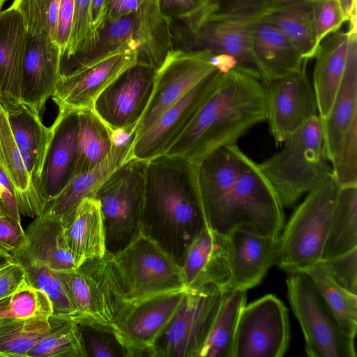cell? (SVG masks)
<instances>
[{"label":"cell","instance_id":"f6af8a7d","mask_svg":"<svg viewBox=\"0 0 357 357\" xmlns=\"http://www.w3.org/2000/svg\"><path fill=\"white\" fill-rule=\"evenodd\" d=\"M91 0H74V17L68 46L65 55L75 59V64L95 47L90 8Z\"/></svg>","mask_w":357,"mask_h":357},{"label":"cell","instance_id":"d590c367","mask_svg":"<svg viewBox=\"0 0 357 357\" xmlns=\"http://www.w3.org/2000/svg\"><path fill=\"white\" fill-rule=\"evenodd\" d=\"M357 248V185L340 188L321 260Z\"/></svg>","mask_w":357,"mask_h":357},{"label":"cell","instance_id":"836d02e7","mask_svg":"<svg viewBox=\"0 0 357 357\" xmlns=\"http://www.w3.org/2000/svg\"><path fill=\"white\" fill-rule=\"evenodd\" d=\"M3 104L8 111L16 142L20 148L28 151L32 156L36 175L41 183L43 166L52 138V129L44 125L41 115L23 102Z\"/></svg>","mask_w":357,"mask_h":357},{"label":"cell","instance_id":"db71d44e","mask_svg":"<svg viewBox=\"0 0 357 357\" xmlns=\"http://www.w3.org/2000/svg\"><path fill=\"white\" fill-rule=\"evenodd\" d=\"M109 3L110 0H91L90 20L95 44L98 40V32L105 22Z\"/></svg>","mask_w":357,"mask_h":357},{"label":"cell","instance_id":"8fae6325","mask_svg":"<svg viewBox=\"0 0 357 357\" xmlns=\"http://www.w3.org/2000/svg\"><path fill=\"white\" fill-rule=\"evenodd\" d=\"M225 292L212 283L188 288L153 357H200Z\"/></svg>","mask_w":357,"mask_h":357},{"label":"cell","instance_id":"7a4b0ae2","mask_svg":"<svg viewBox=\"0 0 357 357\" xmlns=\"http://www.w3.org/2000/svg\"><path fill=\"white\" fill-rule=\"evenodd\" d=\"M267 118L263 83L243 71H221L195 116L165 154L183 156L198 164L206 155L235 144Z\"/></svg>","mask_w":357,"mask_h":357},{"label":"cell","instance_id":"44dd1931","mask_svg":"<svg viewBox=\"0 0 357 357\" xmlns=\"http://www.w3.org/2000/svg\"><path fill=\"white\" fill-rule=\"evenodd\" d=\"M62 59L56 43L43 36L29 35L22 65L21 99L40 115L62 75Z\"/></svg>","mask_w":357,"mask_h":357},{"label":"cell","instance_id":"d6986e66","mask_svg":"<svg viewBox=\"0 0 357 357\" xmlns=\"http://www.w3.org/2000/svg\"><path fill=\"white\" fill-rule=\"evenodd\" d=\"M245 155L236 144H229L214 150L197 164L205 224L213 230L239 176Z\"/></svg>","mask_w":357,"mask_h":357},{"label":"cell","instance_id":"e575fe53","mask_svg":"<svg viewBox=\"0 0 357 357\" xmlns=\"http://www.w3.org/2000/svg\"><path fill=\"white\" fill-rule=\"evenodd\" d=\"M246 300V291H225L200 357H234L238 323Z\"/></svg>","mask_w":357,"mask_h":357},{"label":"cell","instance_id":"ee69618b","mask_svg":"<svg viewBox=\"0 0 357 357\" xmlns=\"http://www.w3.org/2000/svg\"><path fill=\"white\" fill-rule=\"evenodd\" d=\"M331 164L333 177L340 188L357 185V118L345 132Z\"/></svg>","mask_w":357,"mask_h":357},{"label":"cell","instance_id":"1f68e13d","mask_svg":"<svg viewBox=\"0 0 357 357\" xmlns=\"http://www.w3.org/2000/svg\"><path fill=\"white\" fill-rule=\"evenodd\" d=\"M275 26L303 59L314 57L317 50L314 28L313 1L299 0L273 7L262 19Z\"/></svg>","mask_w":357,"mask_h":357},{"label":"cell","instance_id":"f1b7e54d","mask_svg":"<svg viewBox=\"0 0 357 357\" xmlns=\"http://www.w3.org/2000/svg\"><path fill=\"white\" fill-rule=\"evenodd\" d=\"M250 47L264 86L271 79L301 69L308 61L280 29L264 20L252 30Z\"/></svg>","mask_w":357,"mask_h":357},{"label":"cell","instance_id":"b9f144b4","mask_svg":"<svg viewBox=\"0 0 357 357\" xmlns=\"http://www.w3.org/2000/svg\"><path fill=\"white\" fill-rule=\"evenodd\" d=\"M52 314V307L48 296L26 280L12 294L0 300V319L50 317Z\"/></svg>","mask_w":357,"mask_h":357},{"label":"cell","instance_id":"ffe728a7","mask_svg":"<svg viewBox=\"0 0 357 357\" xmlns=\"http://www.w3.org/2000/svg\"><path fill=\"white\" fill-rule=\"evenodd\" d=\"M229 278L227 289L247 291L258 285L278 264L279 238L236 228L227 236Z\"/></svg>","mask_w":357,"mask_h":357},{"label":"cell","instance_id":"277c9868","mask_svg":"<svg viewBox=\"0 0 357 357\" xmlns=\"http://www.w3.org/2000/svg\"><path fill=\"white\" fill-rule=\"evenodd\" d=\"M340 188L332 176L295 209L279 238L280 269L305 272L321 261Z\"/></svg>","mask_w":357,"mask_h":357},{"label":"cell","instance_id":"e0dca14e","mask_svg":"<svg viewBox=\"0 0 357 357\" xmlns=\"http://www.w3.org/2000/svg\"><path fill=\"white\" fill-rule=\"evenodd\" d=\"M221 71L216 69L205 77L165 110L145 132L135 138L132 155L149 160L165 154L192 121Z\"/></svg>","mask_w":357,"mask_h":357},{"label":"cell","instance_id":"d6a6232c","mask_svg":"<svg viewBox=\"0 0 357 357\" xmlns=\"http://www.w3.org/2000/svg\"><path fill=\"white\" fill-rule=\"evenodd\" d=\"M79 121L78 149L73 178L98 165L121 135L112 130L92 109H79Z\"/></svg>","mask_w":357,"mask_h":357},{"label":"cell","instance_id":"2e32d148","mask_svg":"<svg viewBox=\"0 0 357 357\" xmlns=\"http://www.w3.org/2000/svg\"><path fill=\"white\" fill-rule=\"evenodd\" d=\"M267 118L277 145L318 115L315 93L306 73L301 69L271 79L265 85Z\"/></svg>","mask_w":357,"mask_h":357},{"label":"cell","instance_id":"52a82bcc","mask_svg":"<svg viewBox=\"0 0 357 357\" xmlns=\"http://www.w3.org/2000/svg\"><path fill=\"white\" fill-rule=\"evenodd\" d=\"M147 162L130 156L93 194L100 204L106 251L112 255L142 233Z\"/></svg>","mask_w":357,"mask_h":357},{"label":"cell","instance_id":"74e56055","mask_svg":"<svg viewBox=\"0 0 357 357\" xmlns=\"http://www.w3.org/2000/svg\"><path fill=\"white\" fill-rule=\"evenodd\" d=\"M49 324L47 333L26 357H87L79 325L76 321L52 314Z\"/></svg>","mask_w":357,"mask_h":357},{"label":"cell","instance_id":"681fc988","mask_svg":"<svg viewBox=\"0 0 357 357\" xmlns=\"http://www.w3.org/2000/svg\"><path fill=\"white\" fill-rule=\"evenodd\" d=\"M211 0H157L159 12L167 22L187 18L203 9Z\"/></svg>","mask_w":357,"mask_h":357},{"label":"cell","instance_id":"5bb4252c","mask_svg":"<svg viewBox=\"0 0 357 357\" xmlns=\"http://www.w3.org/2000/svg\"><path fill=\"white\" fill-rule=\"evenodd\" d=\"M186 290L126 303L113 328L126 357H153L154 344L178 309Z\"/></svg>","mask_w":357,"mask_h":357},{"label":"cell","instance_id":"60d3db41","mask_svg":"<svg viewBox=\"0 0 357 357\" xmlns=\"http://www.w3.org/2000/svg\"><path fill=\"white\" fill-rule=\"evenodd\" d=\"M274 6V0H211L197 14L212 20L253 27Z\"/></svg>","mask_w":357,"mask_h":357},{"label":"cell","instance_id":"bcb514c9","mask_svg":"<svg viewBox=\"0 0 357 357\" xmlns=\"http://www.w3.org/2000/svg\"><path fill=\"white\" fill-rule=\"evenodd\" d=\"M79 328L87 357H126L114 332L89 325Z\"/></svg>","mask_w":357,"mask_h":357},{"label":"cell","instance_id":"ab89813d","mask_svg":"<svg viewBox=\"0 0 357 357\" xmlns=\"http://www.w3.org/2000/svg\"><path fill=\"white\" fill-rule=\"evenodd\" d=\"M13 260L23 268L26 282L48 296L52 307V315L73 319V307L56 271L32 260L22 258H13Z\"/></svg>","mask_w":357,"mask_h":357},{"label":"cell","instance_id":"7c38bea8","mask_svg":"<svg viewBox=\"0 0 357 357\" xmlns=\"http://www.w3.org/2000/svg\"><path fill=\"white\" fill-rule=\"evenodd\" d=\"M157 70L142 62L132 65L99 94L93 111L114 132H135L151 100Z\"/></svg>","mask_w":357,"mask_h":357},{"label":"cell","instance_id":"f907efd6","mask_svg":"<svg viewBox=\"0 0 357 357\" xmlns=\"http://www.w3.org/2000/svg\"><path fill=\"white\" fill-rule=\"evenodd\" d=\"M74 17V0H60L56 28V43L63 57L66 52Z\"/></svg>","mask_w":357,"mask_h":357},{"label":"cell","instance_id":"8d00e7d4","mask_svg":"<svg viewBox=\"0 0 357 357\" xmlns=\"http://www.w3.org/2000/svg\"><path fill=\"white\" fill-rule=\"evenodd\" d=\"M344 333L354 338L357 330V294L337 284L318 263L306 271Z\"/></svg>","mask_w":357,"mask_h":357},{"label":"cell","instance_id":"603a6c76","mask_svg":"<svg viewBox=\"0 0 357 357\" xmlns=\"http://www.w3.org/2000/svg\"><path fill=\"white\" fill-rule=\"evenodd\" d=\"M0 167L12 186L20 213L29 218L41 215L47 201L41 185L25 166L10 127L8 111L1 99Z\"/></svg>","mask_w":357,"mask_h":357},{"label":"cell","instance_id":"9a60e30c","mask_svg":"<svg viewBox=\"0 0 357 357\" xmlns=\"http://www.w3.org/2000/svg\"><path fill=\"white\" fill-rule=\"evenodd\" d=\"M219 69L206 52L171 50L157 70L154 90L147 108L135 128L137 138L161 114L205 77Z\"/></svg>","mask_w":357,"mask_h":357},{"label":"cell","instance_id":"8992f818","mask_svg":"<svg viewBox=\"0 0 357 357\" xmlns=\"http://www.w3.org/2000/svg\"><path fill=\"white\" fill-rule=\"evenodd\" d=\"M173 50L169 23L160 15L157 0H143L135 12L104 23L94 48L74 69L123 50L137 52L138 61L158 69Z\"/></svg>","mask_w":357,"mask_h":357},{"label":"cell","instance_id":"91938a15","mask_svg":"<svg viewBox=\"0 0 357 357\" xmlns=\"http://www.w3.org/2000/svg\"><path fill=\"white\" fill-rule=\"evenodd\" d=\"M5 215V214H4V212H3V208L2 203H1V199H0V215Z\"/></svg>","mask_w":357,"mask_h":357},{"label":"cell","instance_id":"9c48e42d","mask_svg":"<svg viewBox=\"0 0 357 357\" xmlns=\"http://www.w3.org/2000/svg\"><path fill=\"white\" fill-rule=\"evenodd\" d=\"M287 298L302 328L310 357H356L354 338L342 331L310 277L289 273Z\"/></svg>","mask_w":357,"mask_h":357},{"label":"cell","instance_id":"d4e9b609","mask_svg":"<svg viewBox=\"0 0 357 357\" xmlns=\"http://www.w3.org/2000/svg\"><path fill=\"white\" fill-rule=\"evenodd\" d=\"M186 288L212 283L225 291L229 278L227 236L204 227L190 244L181 266Z\"/></svg>","mask_w":357,"mask_h":357},{"label":"cell","instance_id":"4dcf8cb0","mask_svg":"<svg viewBox=\"0 0 357 357\" xmlns=\"http://www.w3.org/2000/svg\"><path fill=\"white\" fill-rule=\"evenodd\" d=\"M64 236L77 267L87 259L105 255V229L96 198L88 197L81 201L71 220L65 225Z\"/></svg>","mask_w":357,"mask_h":357},{"label":"cell","instance_id":"6f0895ef","mask_svg":"<svg viewBox=\"0 0 357 357\" xmlns=\"http://www.w3.org/2000/svg\"><path fill=\"white\" fill-rule=\"evenodd\" d=\"M11 261H13L12 254L0 246V267Z\"/></svg>","mask_w":357,"mask_h":357},{"label":"cell","instance_id":"c3c4849f","mask_svg":"<svg viewBox=\"0 0 357 357\" xmlns=\"http://www.w3.org/2000/svg\"><path fill=\"white\" fill-rule=\"evenodd\" d=\"M319 263L337 284L357 294V248Z\"/></svg>","mask_w":357,"mask_h":357},{"label":"cell","instance_id":"30bf717a","mask_svg":"<svg viewBox=\"0 0 357 357\" xmlns=\"http://www.w3.org/2000/svg\"><path fill=\"white\" fill-rule=\"evenodd\" d=\"M114 261L128 302L187 289L181 267L142 233L114 254Z\"/></svg>","mask_w":357,"mask_h":357},{"label":"cell","instance_id":"ba28073f","mask_svg":"<svg viewBox=\"0 0 357 357\" xmlns=\"http://www.w3.org/2000/svg\"><path fill=\"white\" fill-rule=\"evenodd\" d=\"M284 225V206L275 190L259 164L245 155L215 231L227 236L239 228L279 238Z\"/></svg>","mask_w":357,"mask_h":357},{"label":"cell","instance_id":"816d5d0a","mask_svg":"<svg viewBox=\"0 0 357 357\" xmlns=\"http://www.w3.org/2000/svg\"><path fill=\"white\" fill-rule=\"evenodd\" d=\"M24 230L21 222L10 217L0 215V246L13 254L22 244Z\"/></svg>","mask_w":357,"mask_h":357},{"label":"cell","instance_id":"7bdbcfd3","mask_svg":"<svg viewBox=\"0 0 357 357\" xmlns=\"http://www.w3.org/2000/svg\"><path fill=\"white\" fill-rule=\"evenodd\" d=\"M59 4L60 0H13L10 6L20 14L29 35L56 43Z\"/></svg>","mask_w":357,"mask_h":357},{"label":"cell","instance_id":"f546056e","mask_svg":"<svg viewBox=\"0 0 357 357\" xmlns=\"http://www.w3.org/2000/svg\"><path fill=\"white\" fill-rule=\"evenodd\" d=\"M349 38L348 31L339 30L326 36L316 51L312 86L321 119L328 116L341 84L347 63Z\"/></svg>","mask_w":357,"mask_h":357},{"label":"cell","instance_id":"7dc6e473","mask_svg":"<svg viewBox=\"0 0 357 357\" xmlns=\"http://www.w3.org/2000/svg\"><path fill=\"white\" fill-rule=\"evenodd\" d=\"M313 16L317 47L326 36L340 30L349 21L338 0H314Z\"/></svg>","mask_w":357,"mask_h":357},{"label":"cell","instance_id":"6125c7cd","mask_svg":"<svg viewBox=\"0 0 357 357\" xmlns=\"http://www.w3.org/2000/svg\"><path fill=\"white\" fill-rule=\"evenodd\" d=\"M6 0H0V11Z\"/></svg>","mask_w":357,"mask_h":357},{"label":"cell","instance_id":"484cf974","mask_svg":"<svg viewBox=\"0 0 357 357\" xmlns=\"http://www.w3.org/2000/svg\"><path fill=\"white\" fill-rule=\"evenodd\" d=\"M64 227L59 218L48 213L33 218L24 230L22 245L13 252V257L38 261L54 271L77 268L66 241Z\"/></svg>","mask_w":357,"mask_h":357},{"label":"cell","instance_id":"5b68a950","mask_svg":"<svg viewBox=\"0 0 357 357\" xmlns=\"http://www.w3.org/2000/svg\"><path fill=\"white\" fill-rule=\"evenodd\" d=\"M74 310L73 319L114 332L126 301L114 255L86 260L75 269L56 271Z\"/></svg>","mask_w":357,"mask_h":357},{"label":"cell","instance_id":"680465c9","mask_svg":"<svg viewBox=\"0 0 357 357\" xmlns=\"http://www.w3.org/2000/svg\"><path fill=\"white\" fill-rule=\"evenodd\" d=\"M296 1H299V0H274V6L288 3ZM312 1H314V0H312Z\"/></svg>","mask_w":357,"mask_h":357},{"label":"cell","instance_id":"f5cc1de1","mask_svg":"<svg viewBox=\"0 0 357 357\" xmlns=\"http://www.w3.org/2000/svg\"><path fill=\"white\" fill-rule=\"evenodd\" d=\"M26 281L23 268L15 261L0 267V300L8 296Z\"/></svg>","mask_w":357,"mask_h":357},{"label":"cell","instance_id":"9f6ffc18","mask_svg":"<svg viewBox=\"0 0 357 357\" xmlns=\"http://www.w3.org/2000/svg\"><path fill=\"white\" fill-rule=\"evenodd\" d=\"M338 1L345 16L349 20L354 15L356 14V0H338Z\"/></svg>","mask_w":357,"mask_h":357},{"label":"cell","instance_id":"ac0fdd59","mask_svg":"<svg viewBox=\"0 0 357 357\" xmlns=\"http://www.w3.org/2000/svg\"><path fill=\"white\" fill-rule=\"evenodd\" d=\"M138 61L137 52L123 50L62 74L52 99L59 110L92 109L99 94Z\"/></svg>","mask_w":357,"mask_h":357},{"label":"cell","instance_id":"6da1fadb","mask_svg":"<svg viewBox=\"0 0 357 357\" xmlns=\"http://www.w3.org/2000/svg\"><path fill=\"white\" fill-rule=\"evenodd\" d=\"M205 227L197 164L168 154L148 160L142 233L181 267L190 244Z\"/></svg>","mask_w":357,"mask_h":357},{"label":"cell","instance_id":"4fadbf2b","mask_svg":"<svg viewBox=\"0 0 357 357\" xmlns=\"http://www.w3.org/2000/svg\"><path fill=\"white\" fill-rule=\"evenodd\" d=\"M289 337L287 308L275 295H265L243 308L234 357H281Z\"/></svg>","mask_w":357,"mask_h":357},{"label":"cell","instance_id":"11a10c76","mask_svg":"<svg viewBox=\"0 0 357 357\" xmlns=\"http://www.w3.org/2000/svg\"><path fill=\"white\" fill-rule=\"evenodd\" d=\"M143 0H110L105 22H112L136 11Z\"/></svg>","mask_w":357,"mask_h":357},{"label":"cell","instance_id":"4316f807","mask_svg":"<svg viewBox=\"0 0 357 357\" xmlns=\"http://www.w3.org/2000/svg\"><path fill=\"white\" fill-rule=\"evenodd\" d=\"M347 63L341 84L328 116L321 119L326 154L331 163L342 139L357 118V33L350 25Z\"/></svg>","mask_w":357,"mask_h":357},{"label":"cell","instance_id":"83f0119b","mask_svg":"<svg viewBox=\"0 0 357 357\" xmlns=\"http://www.w3.org/2000/svg\"><path fill=\"white\" fill-rule=\"evenodd\" d=\"M28 33L18 11L10 6L0 11V99L18 104Z\"/></svg>","mask_w":357,"mask_h":357},{"label":"cell","instance_id":"f35d334b","mask_svg":"<svg viewBox=\"0 0 357 357\" xmlns=\"http://www.w3.org/2000/svg\"><path fill=\"white\" fill-rule=\"evenodd\" d=\"M49 328V317L0 319V357H26Z\"/></svg>","mask_w":357,"mask_h":357},{"label":"cell","instance_id":"cb8c5ba5","mask_svg":"<svg viewBox=\"0 0 357 357\" xmlns=\"http://www.w3.org/2000/svg\"><path fill=\"white\" fill-rule=\"evenodd\" d=\"M135 137V132L121 134L109 155L94 168L73 177L56 197L47 202L44 212L59 218L66 225L81 201L93 197L100 185L132 156Z\"/></svg>","mask_w":357,"mask_h":357},{"label":"cell","instance_id":"3957f363","mask_svg":"<svg viewBox=\"0 0 357 357\" xmlns=\"http://www.w3.org/2000/svg\"><path fill=\"white\" fill-rule=\"evenodd\" d=\"M284 147L259 166L284 208H291L305 193L333 176L319 115L288 137Z\"/></svg>","mask_w":357,"mask_h":357},{"label":"cell","instance_id":"7402d4cb","mask_svg":"<svg viewBox=\"0 0 357 357\" xmlns=\"http://www.w3.org/2000/svg\"><path fill=\"white\" fill-rule=\"evenodd\" d=\"M50 128L52 138L41 176L42 191L47 202L73 176L79 141V110H59Z\"/></svg>","mask_w":357,"mask_h":357},{"label":"cell","instance_id":"94428289","mask_svg":"<svg viewBox=\"0 0 357 357\" xmlns=\"http://www.w3.org/2000/svg\"><path fill=\"white\" fill-rule=\"evenodd\" d=\"M5 190H6V189H5V188H2V187L0 185V199H1V195H2L3 192V191H5ZM9 192H10V191H9ZM12 193H13V192H12Z\"/></svg>","mask_w":357,"mask_h":357}]
</instances>
